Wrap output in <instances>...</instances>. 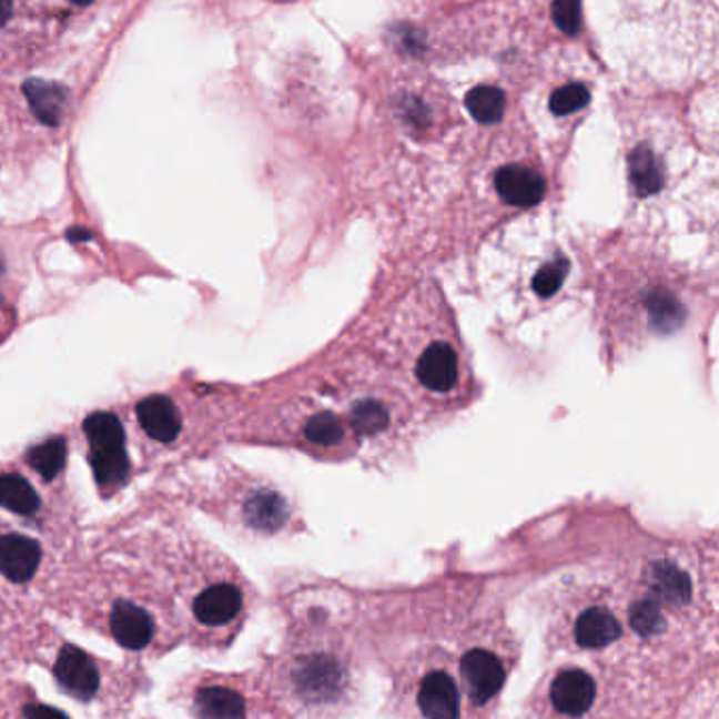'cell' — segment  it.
Listing matches in <instances>:
<instances>
[{"instance_id":"obj_1","label":"cell","mask_w":719,"mask_h":719,"mask_svg":"<svg viewBox=\"0 0 719 719\" xmlns=\"http://www.w3.org/2000/svg\"><path fill=\"white\" fill-rule=\"evenodd\" d=\"M547 659L589 669L629 719H657L719 659V608L688 568L650 559L636 573L575 585L545 629Z\"/></svg>"},{"instance_id":"obj_2","label":"cell","mask_w":719,"mask_h":719,"mask_svg":"<svg viewBox=\"0 0 719 719\" xmlns=\"http://www.w3.org/2000/svg\"><path fill=\"white\" fill-rule=\"evenodd\" d=\"M516 660L514 636L499 620H444L423 629L392 665L396 718L490 719Z\"/></svg>"},{"instance_id":"obj_3","label":"cell","mask_w":719,"mask_h":719,"mask_svg":"<svg viewBox=\"0 0 719 719\" xmlns=\"http://www.w3.org/2000/svg\"><path fill=\"white\" fill-rule=\"evenodd\" d=\"M350 679V665L335 646L303 644L280 657L276 705L286 707L293 719L326 718L345 700Z\"/></svg>"},{"instance_id":"obj_4","label":"cell","mask_w":719,"mask_h":719,"mask_svg":"<svg viewBox=\"0 0 719 719\" xmlns=\"http://www.w3.org/2000/svg\"><path fill=\"white\" fill-rule=\"evenodd\" d=\"M190 709L196 719H261L257 697L242 676L202 679L192 692Z\"/></svg>"},{"instance_id":"obj_5","label":"cell","mask_w":719,"mask_h":719,"mask_svg":"<svg viewBox=\"0 0 719 719\" xmlns=\"http://www.w3.org/2000/svg\"><path fill=\"white\" fill-rule=\"evenodd\" d=\"M89 459L101 488H114L129 474L124 432L112 413H95L84 421Z\"/></svg>"},{"instance_id":"obj_6","label":"cell","mask_w":719,"mask_h":719,"mask_svg":"<svg viewBox=\"0 0 719 719\" xmlns=\"http://www.w3.org/2000/svg\"><path fill=\"white\" fill-rule=\"evenodd\" d=\"M415 377L429 394L448 396L460 383L459 350L446 341H432L415 362Z\"/></svg>"},{"instance_id":"obj_7","label":"cell","mask_w":719,"mask_h":719,"mask_svg":"<svg viewBox=\"0 0 719 719\" xmlns=\"http://www.w3.org/2000/svg\"><path fill=\"white\" fill-rule=\"evenodd\" d=\"M112 636L126 650H143L156 638V620L135 601L120 599L110 612Z\"/></svg>"},{"instance_id":"obj_8","label":"cell","mask_w":719,"mask_h":719,"mask_svg":"<svg viewBox=\"0 0 719 719\" xmlns=\"http://www.w3.org/2000/svg\"><path fill=\"white\" fill-rule=\"evenodd\" d=\"M55 678L77 699H91L100 690V671L77 646H63L55 660Z\"/></svg>"},{"instance_id":"obj_9","label":"cell","mask_w":719,"mask_h":719,"mask_svg":"<svg viewBox=\"0 0 719 719\" xmlns=\"http://www.w3.org/2000/svg\"><path fill=\"white\" fill-rule=\"evenodd\" d=\"M40 545L23 535L0 537V573L11 583H28L39 570Z\"/></svg>"},{"instance_id":"obj_10","label":"cell","mask_w":719,"mask_h":719,"mask_svg":"<svg viewBox=\"0 0 719 719\" xmlns=\"http://www.w3.org/2000/svg\"><path fill=\"white\" fill-rule=\"evenodd\" d=\"M495 185L500 199L512 206H533L545 196L543 175L524 164L503 166L495 178Z\"/></svg>"},{"instance_id":"obj_11","label":"cell","mask_w":719,"mask_h":719,"mask_svg":"<svg viewBox=\"0 0 719 719\" xmlns=\"http://www.w3.org/2000/svg\"><path fill=\"white\" fill-rule=\"evenodd\" d=\"M138 421L141 429L156 442L169 444L180 434V411L164 396H150L138 406Z\"/></svg>"},{"instance_id":"obj_12","label":"cell","mask_w":719,"mask_h":719,"mask_svg":"<svg viewBox=\"0 0 719 719\" xmlns=\"http://www.w3.org/2000/svg\"><path fill=\"white\" fill-rule=\"evenodd\" d=\"M629 181L638 196L659 192L665 181V162L652 145H638L629 156Z\"/></svg>"},{"instance_id":"obj_13","label":"cell","mask_w":719,"mask_h":719,"mask_svg":"<svg viewBox=\"0 0 719 719\" xmlns=\"http://www.w3.org/2000/svg\"><path fill=\"white\" fill-rule=\"evenodd\" d=\"M23 93L40 122L51 124V126L60 124L61 117L65 112V103H68V93L63 87L42 82V80H28L23 84Z\"/></svg>"},{"instance_id":"obj_14","label":"cell","mask_w":719,"mask_h":719,"mask_svg":"<svg viewBox=\"0 0 719 719\" xmlns=\"http://www.w3.org/2000/svg\"><path fill=\"white\" fill-rule=\"evenodd\" d=\"M0 507L30 518L39 512L40 499L32 484L20 474H0Z\"/></svg>"},{"instance_id":"obj_15","label":"cell","mask_w":719,"mask_h":719,"mask_svg":"<svg viewBox=\"0 0 719 719\" xmlns=\"http://www.w3.org/2000/svg\"><path fill=\"white\" fill-rule=\"evenodd\" d=\"M65 457H68L65 439L51 438L42 442L39 446H34L28 453V465L42 478L51 479L60 476L61 472H63Z\"/></svg>"},{"instance_id":"obj_16","label":"cell","mask_w":719,"mask_h":719,"mask_svg":"<svg viewBox=\"0 0 719 719\" xmlns=\"http://www.w3.org/2000/svg\"><path fill=\"white\" fill-rule=\"evenodd\" d=\"M467 105L479 122H495L505 112V95L497 87H478L467 95Z\"/></svg>"},{"instance_id":"obj_17","label":"cell","mask_w":719,"mask_h":719,"mask_svg":"<svg viewBox=\"0 0 719 719\" xmlns=\"http://www.w3.org/2000/svg\"><path fill=\"white\" fill-rule=\"evenodd\" d=\"M589 103V91L585 84L580 82H570L559 87L558 91L551 98V110L558 117H568L579 112L580 108H585Z\"/></svg>"},{"instance_id":"obj_18","label":"cell","mask_w":719,"mask_h":719,"mask_svg":"<svg viewBox=\"0 0 719 719\" xmlns=\"http://www.w3.org/2000/svg\"><path fill=\"white\" fill-rule=\"evenodd\" d=\"M566 272H568V263L564 260L547 263L535 279V291L543 297L554 295L566 279Z\"/></svg>"},{"instance_id":"obj_19","label":"cell","mask_w":719,"mask_h":719,"mask_svg":"<svg viewBox=\"0 0 719 719\" xmlns=\"http://www.w3.org/2000/svg\"><path fill=\"white\" fill-rule=\"evenodd\" d=\"M554 18L564 32L575 34L580 23V0H556Z\"/></svg>"},{"instance_id":"obj_20","label":"cell","mask_w":719,"mask_h":719,"mask_svg":"<svg viewBox=\"0 0 719 719\" xmlns=\"http://www.w3.org/2000/svg\"><path fill=\"white\" fill-rule=\"evenodd\" d=\"M23 716L26 719H68V716H63L58 709L53 707H47V705H26L23 707Z\"/></svg>"},{"instance_id":"obj_21","label":"cell","mask_w":719,"mask_h":719,"mask_svg":"<svg viewBox=\"0 0 719 719\" xmlns=\"http://www.w3.org/2000/svg\"><path fill=\"white\" fill-rule=\"evenodd\" d=\"M13 11V2L11 0H0V26H4Z\"/></svg>"},{"instance_id":"obj_22","label":"cell","mask_w":719,"mask_h":719,"mask_svg":"<svg viewBox=\"0 0 719 719\" xmlns=\"http://www.w3.org/2000/svg\"><path fill=\"white\" fill-rule=\"evenodd\" d=\"M72 2H77V4H89V2H93V0H72Z\"/></svg>"}]
</instances>
